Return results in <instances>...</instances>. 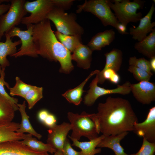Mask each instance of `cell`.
Returning <instances> with one entry per match:
<instances>
[{
	"label": "cell",
	"instance_id": "cell-2",
	"mask_svg": "<svg viewBox=\"0 0 155 155\" xmlns=\"http://www.w3.org/2000/svg\"><path fill=\"white\" fill-rule=\"evenodd\" d=\"M32 37L36 53L51 61H58L59 71L68 74L73 70L71 52L58 40L46 19L34 25Z\"/></svg>",
	"mask_w": 155,
	"mask_h": 155
},
{
	"label": "cell",
	"instance_id": "cell-15",
	"mask_svg": "<svg viewBox=\"0 0 155 155\" xmlns=\"http://www.w3.org/2000/svg\"><path fill=\"white\" fill-rule=\"evenodd\" d=\"M155 9L154 4L153 3L147 14L140 20L137 27L130 28L129 33L133 39L138 42L141 41L146 37L148 33L152 31L155 22H152L151 20Z\"/></svg>",
	"mask_w": 155,
	"mask_h": 155
},
{
	"label": "cell",
	"instance_id": "cell-30",
	"mask_svg": "<svg viewBox=\"0 0 155 155\" xmlns=\"http://www.w3.org/2000/svg\"><path fill=\"white\" fill-rule=\"evenodd\" d=\"M5 69L1 68L0 66V95L7 100L11 103L16 111L18 110V107L17 105L18 99L9 96L6 92L4 88L5 85L8 89L10 88L8 83L5 81Z\"/></svg>",
	"mask_w": 155,
	"mask_h": 155
},
{
	"label": "cell",
	"instance_id": "cell-33",
	"mask_svg": "<svg viewBox=\"0 0 155 155\" xmlns=\"http://www.w3.org/2000/svg\"><path fill=\"white\" fill-rule=\"evenodd\" d=\"M129 66H133L144 70L153 75L150 61L144 58H137L135 56L131 57L129 60Z\"/></svg>",
	"mask_w": 155,
	"mask_h": 155
},
{
	"label": "cell",
	"instance_id": "cell-27",
	"mask_svg": "<svg viewBox=\"0 0 155 155\" xmlns=\"http://www.w3.org/2000/svg\"><path fill=\"white\" fill-rule=\"evenodd\" d=\"M19 141L21 143L37 151L49 152L52 154L56 151V149L48 144H45L38 140L32 137L31 135L24 139Z\"/></svg>",
	"mask_w": 155,
	"mask_h": 155
},
{
	"label": "cell",
	"instance_id": "cell-4",
	"mask_svg": "<svg viewBox=\"0 0 155 155\" xmlns=\"http://www.w3.org/2000/svg\"><path fill=\"white\" fill-rule=\"evenodd\" d=\"M46 19L52 21L57 31L62 34L81 37L84 33L83 28L77 23L75 15L73 13L68 14L64 10L54 6Z\"/></svg>",
	"mask_w": 155,
	"mask_h": 155
},
{
	"label": "cell",
	"instance_id": "cell-21",
	"mask_svg": "<svg viewBox=\"0 0 155 155\" xmlns=\"http://www.w3.org/2000/svg\"><path fill=\"white\" fill-rule=\"evenodd\" d=\"M135 49L140 53L150 59L155 57V29L141 41L135 43Z\"/></svg>",
	"mask_w": 155,
	"mask_h": 155
},
{
	"label": "cell",
	"instance_id": "cell-6",
	"mask_svg": "<svg viewBox=\"0 0 155 155\" xmlns=\"http://www.w3.org/2000/svg\"><path fill=\"white\" fill-rule=\"evenodd\" d=\"M78 8L77 13L82 11L90 12L98 18L104 26H111L116 29L119 23L111 10L108 0H85Z\"/></svg>",
	"mask_w": 155,
	"mask_h": 155
},
{
	"label": "cell",
	"instance_id": "cell-8",
	"mask_svg": "<svg viewBox=\"0 0 155 155\" xmlns=\"http://www.w3.org/2000/svg\"><path fill=\"white\" fill-rule=\"evenodd\" d=\"M54 6L52 0H37L32 1H26L24 7L26 11L30 13L24 17L21 23L26 26L38 24L47 19L49 13Z\"/></svg>",
	"mask_w": 155,
	"mask_h": 155
},
{
	"label": "cell",
	"instance_id": "cell-7",
	"mask_svg": "<svg viewBox=\"0 0 155 155\" xmlns=\"http://www.w3.org/2000/svg\"><path fill=\"white\" fill-rule=\"evenodd\" d=\"M8 11L0 16V41L5 33L21 23L27 12L24 7V0H11Z\"/></svg>",
	"mask_w": 155,
	"mask_h": 155
},
{
	"label": "cell",
	"instance_id": "cell-31",
	"mask_svg": "<svg viewBox=\"0 0 155 155\" xmlns=\"http://www.w3.org/2000/svg\"><path fill=\"white\" fill-rule=\"evenodd\" d=\"M16 83L12 88H10V94L12 96H18L24 98L32 86L21 80L18 77L16 78Z\"/></svg>",
	"mask_w": 155,
	"mask_h": 155
},
{
	"label": "cell",
	"instance_id": "cell-14",
	"mask_svg": "<svg viewBox=\"0 0 155 155\" xmlns=\"http://www.w3.org/2000/svg\"><path fill=\"white\" fill-rule=\"evenodd\" d=\"M0 155H49L48 152L34 150L19 141L0 143Z\"/></svg>",
	"mask_w": 155,
	"mask_h": 155
},
{
	"label": "cell",
	"instance_id": "cell-20",
	"mask_svg": "<svg viewBox=\"0 0 155 155\" xmlns=\"http://www.w3.org/2000/svg\"><path fill=\"white\" fill-rule=\"evenodd\" d=\"M6 39L5 42L0 41V66L5 69L9 65V63L7 57H11L17 52V46L21 44L20 40L13 42L8 35L5 34Z\"/></svg>",
	"mask_w": 155,
	"mask_h": 155
},
{
	"label": "cell",
	"instance_id": "cell-29",
	"mask_svg": "<svg viewBox=\"0 0 155 155\" xmlns=\"http://www.w3.org/2000/svg\"><path fill=\"white\" fill-rule=\"evenodd\" d=\"M42 97L43 88L32 86L24 98L28 103V108L31 109Z\"/></svg>",
	"mask_w": 155,
	"mask_h": 155
},
{
	"label": "cell",
	"instance_id": "cell-26",
	"mask_svg": "<svg viewBox=\"0 0 155 155\" xmlns=\"http://www.w3.org/2000/svg\"><path fill=\"white\" fill-rule=\"evenodd\" d=\"M15 111L11 103L0 95V125L12 122Z\"/></svg>",
	"mask_w": 155,
	"mask_h": 155
},
{
	"label": "cell",
	"instance_id": "cell-23",
	"mask_svg": "<svg viewBox=\"0 0 155 155\" xmlns=\"http://www.w3.org/2000/svg\"><path fill=\"white\" fill-rule=\"evenodd\" d=\"M100 70H96L92 71L86 79L75 88L70 89L62 94L69 103L76 105H79L82 100V96L85 91L83 90L84 87L89 79L94 75L96 74Z\"/></svg>",
	"mask_w": 155,
	"mask_h": 155
},
{
	"label": "cell",
	"instance_id": "cell-5",
	"mask_svg": "<svg viewBox=\"0 0 155 155\" xmlns=\"http://www.w3.org/2000/svg\"><path fill=\"white\" fill-rule=\"evenodd\" d=\"M92 114L85 111L80 114L68 113L67 117L72 130L70 137L79 140L82 136L90 140L98 137L95 124L91 118Z\"/></svg>",
	"mask_w": 155,
	"mask_h": 155
},
{
	"label": "cell",
	"instance_id": "cell-37",
	"mask_svg": "<svg viewBox=\"0 0 155 155\" xmlns=\"http://www.w3.org/2000/svg\"><path fill=\"white\" fill-rule=\"evenodd\" d=\"M62 152L63 155H82L81 151H76L72 147L70 141L67 138L64 142Z\"/></svg>",
	"mask_w": 155,
	"mask_h": 155
},
{
	"label": "cell",
	"instance_id": "cell-39",
	"mask_svg": "<svg viewBox=\"0 0 155 155\" xmlns=\"http://www.w3.org/2000/svg\"><path fill=\"white\" fill-rule=\"evenodd\" d=\"M116 29L119 34H129L126 31V27L120 23L118 24Z\"/></svg>",
	"mask_w": 155,
	"mask_h": 155
},
{
	"label": "cell",
	"instance_id": "cell-22",
	"mask_svg": "<svg viewBox=\"0 0 155 155\" xmlns=\"http://www.w3.org/2000/svg\"><path fill=\"white\" fill-rule=\"evenodd\" d=\"M104 136L102 135L94 139L90 140L89 141L80 142L69 136L73 142L71 146L80 149L82 155H95L100 153L101 149L99 148H96Z\"/></svg>",
	"mask_w": 155,
	"mask_h": 155
},
{
	"label": "cell",
	"instance_id": "cell-19",
	"mask_svg": "<svg viewBox=\"0 0 155 155\" xmlns=\"http://www.w3.org/2000/svg\"><path fill=\"white\" fill-rule=\"evenodd\" d=\"M115 34L113 29L98 33L92 37L87 45L93 51L100 50L102 48L109 45L113 41Z\"/></svg>",
	"mask_w": 155,
	"mask_h": 155
},
{
	"label": "cell",
	"instance_id": "cell-10",
	"mask_svg": "<svg viewBox=\"0 0 155 155\" xmlns=\"http://www.w3.org/2000/svg\"><path fill=\"white\" fill-rule=\"evenodd\" d=\"M98 77L97 73L95 78L92 81L89 86L90 89L84 97V102L86 106L93 105L100 97L108 94H118L123 95L129 94L131 92V83L127 81L122 85H117L114 89H106L98 86Z\"/></svg>",
	"mask_w": 155,
	"mask_h": 155
},
{
	"label": "cell",
	"instance_id": "cell-18",
	"mask_svg": "<svg viewBox=\"0 0 155 155\" xmlns=\"http://www.w3.org/2000/svg\"><path fill=\"white\" fill-rule=\"evenodd\" d=\"M20 123L11 122L0 125V143L9 141H20L29 136L30 134H25L16 132Z\"/></svg>",
	"mask_w": 155,
	"mask_h": 155
},
{
	"label": "cell",
	"instance_id": "cell-17",
	"mask_svg": "<svg viewBox=\"0 0 155 155\" xmlns=\"http://www.w3.org/2000/svg\"><path fill=\"white\" fill-rule=\"evenodd\" d=\"M125 132L117 135L105 136L97 146V147L107 148L112 150L115 155H134V154H127L120 144V141L128 134Z\"/></svg>",
	"mask_w": 155,
	"mask_h": 155
},
{
	"label": "cell",
	"instance_id": "cell-9",
	"mask_svg": "<svg viewBox=\"0 0 155 155\" xmlns=\"http://www.w3.org/2000/svg\"><path fill=\"white\" fill-rule=\"evenodd\" d=\"M34 25L30 24L27 25V29L25 30H21L20 28L16 26L7 33L10 38L15 36L18 37L22 44L18 51L11 57L15 58L23 56L38 57L32 37Z\"/></svg>",
	"mask_w": 155,
	"mask_h": 155
},
{
	"label": "cell",
	"instance_id": "cell-32",
	"mask_svg": "<svg viewBox=\"0 0 155 155\" xmlns=\"http://www.w3.org/2000/svg\"><path fill=\"white\" fill-rule=\"evenodd\" d=\"M100 71L97 73L98 84H102L106 80H108L112 83L115 84H118L119 82L120 77L117 72L114 70L108 69L102 73L100 72Z\"/></svg>",
	"mask_w": 155,
	"mask_h": 155
},
{
	"label": "cell",
	"instance_id": "cell-13",
	"mask_svg": "<svg viewBox=\"0 0 155 155\" xmlns=\"http://www.w3.org/2000/svg\"><path fill=\"white\" fill-rule=\"evenodd\" d=\"M133 132L148 142L155 143V106L150 109L146 120L141 123H135Z\"/></svg>",
	"mask_w": 155,
	"mask_h": 155
},
{
	"label": "cell",
	"instance_id": "cell-11",
	"mask_svg": "<svg viewBox=\"0 0 155 155\" xmlns=\"http://www.w3.org/2000/svg\"><path fill=\"white\" fill-rule=\"evenodd\" d=\"M130 88L133 96L143 104H148L155 100V84L153 82L143 81L131 84Z\"/></svg>",
	"mask_w": 155,
	"mask_h": 155
},
{
	"label": "cell",
	"instance_id": "cell-40",
	"mask_svg": "<svg viewBox=\"0 0 155 155\" xmlns=\"http://www.w3.org/2000/svg\"><path fill=\"white\" fill-rule=\"evenodd\" d=\"M10 4H0V16L6 13L9 10Z\"/></svg>",
	"mask_w": 155,
	"mask_h": 155
},
{
	"label": "cell",
	"instance_id": "cell-1",
	"mask_svg": "<svg viewBox=\"0 0 155 155\" xmlns=\"http://www.w3.org/2000/svg\"><path fill=\"white\" fill-rule=\"evenodd\" d=\"M97 113L92 114L98 133L104 136L132 131L137 117L130 102L121 97H108L104 103H99Z\"/></svg>",
	"mask_w": 155,
	"mask_h": 155
},
{
	"label": "cell",
	"instance_id": "cell-34",
	"mask_svg": "<svg viewBox=\"0 0 155 155\" xmlns=\"http://www.w3.org/2000/svg\"><path fill=\"white\" fill-rule=\"evenodd\" d=\"M38 117L39 120L49 128L56 124V119L53 114L50 113L47 110H42L38 113Z\"/></svg>",
	"mask_w": 155,
	"mask_h": 155
},
{
	"label": "cell",
	"instance_id": "cell-12",
	"mask_svg": "<svg viewBox=\"0 0 155 155\" xmlns=\"http://www.w3.org/2000/svg\"><path fill=\"white\" fill-rule=\"evenodd\" d=\"M71 130L70 123L63 122L61 124H56L49 128L47 139V143L56 150L62 151L67 136Z\"/></svg>",
	"mask_w": 155,
	"mask_h": 155
},
{
	"label": "cell",
	"instance_id": "cell-35",
	"mask_svg": "<svg viewBox=\"0 0 155 155\" xmlns=\"http://www.w3.org/2000/svg\"><path fill=\"white\" fill-rule=\"evenodd\" d=\"M128 70L133 74L135 79L139 82L149 81L152 75L148 72L133 66H129Z\"/></svg>",
	"mask_w": 155,
	"mask_h": 155
},
{
	"label": "cell",
	"instance_id": "cell-41",
	"mask_svg": "<svg viewBox=\"0 0 155 155\" xmlns=\"http://www.w3.org/2000/svg\"><path fill=\"white\" fill-rule=\"evenodd\" d=\"M150 65L152 71L155 72V57L150 59Z\"/></svg>",
	"mask_w": 155,
	"mask_h": 155
},
{
	"label": "cell",
	"instance_id": "cell-28",
	"mask_svg": "<svg viewBox=\"0 0 155 155\" xmlns=\"http://www.w3.org/2000/svg\"><path fill=\"white\" fill-rule=\"evenodd\" d=\"M58 40L71 53H73L81 42V37L65 35L57 31L54 32Z\"/></svg>",
	"mask_w": 155,
	"mask_h": 155
},
{
	"label": "cell",
	"instance_id": "cell-38",
	"mask_svg": "<svg viewBox=\"0 0 155 155\" xmlns=\"http://www.w3.org/2000/svg\"><path fill=\"white\" fill-rule=\"evenodd\" d=\"M54 6L65 10L69 9L72 5L73 0H52Z\"/></svg>",
	"mask_w": 155,
	"mask_h": 155
},
{
	"label": "cell",
	"instance_id": "cell-42",
	"mask_svg": "<svg viewBox=\"0 0 155 155\" xmlns=\"http://www.w3.org/2000/svg\"><path fill=\"white\" fill-rule=\"evenodd\" d=\"M53 155H63L62 151L56 150Z\"/></svg>",
	"mask_w": 155,
	"mask_h": 155
},
{
	"label": "cell",
	"instance_id": "cell-25",
	"mask_svg": "<svg viewBox=\"0 0 155 155\" xmlns=\"http://www.w3.org/2000/svg\"><path fill=\"white\" fill-rule=\"evenodd\" d=\"M106 57V63L102 73L108 69H112L116 72L120 69L123 60V53L120 49H113L109 52L104 54Z\"/></svg>",
	"mask_w": 155,
	"mask_h": 155
},
{
	"label": "cell",
	"instance_id": "cell-43",
	"mask_svg": "<svg viewBox=\"0 0 155 155\" xmlns=\"http://www.w3.org/2000/svg\"><path fill=\"white\" fill-rule=\"evenodd\" d=\"M10 1V0H0V4H2L4 2H8Z\"/></svg>",
	"mask_w": 155,
	"mask_h": 155
},
{
	"label": "cell",
	"instance_id": "cell-24",
	"mask_svg": "<svg viewBox=\"0 0 155 155\" xmlns=\"http://www.w3.org/2000/svg\"><path fill=\"white\" fill-rule=\"evenodd\" d=\"M18 110L20 111L21 117V121L19 125V128L16 132L21 133L26 132L33 135L38 139L41 138L42 135L36 132L32 127L29 119V117L26 111V107L25 101H24L22 104H17Z\"/></svg>",
	"mask_w": 155,
	"mask_h": 155
},
{
	"label": "cell",
	"instance_id": "cell-36",
	"mask_svg": "<svg viewBox=\"0 0 155 155\" xmlns=\"http://www.w3.org/2000/svg\"><path fill=\"white\" fill-rule=\"evenodd\" d=\"M155 143L150 142L143 138L142 146L138 151L134 155H154Z\"/></svg>",
	"mask_w": 155,
	"mask_h": 155
},
{
	"label": "cell",
	"instance_id": "cell-3",
	"mask_svg": "<svg viewBox=\"0 0 155 155\" xmlns=\"http://www.w3.org/2000/svg\"><path fill=\"white\" fill-rule=\"evenodd\" d=\"M109 6L114 11L115 16L119 23L127 27L130 22L136 23L142 18L141 12L137 13L138 9H142L145 1L141 0H123L118 2L115 0H108Z\"/></svg>",
	"mask_w": 155,
	"mask_h": 155
},
{
	"label": "cell",
	"instance_id": "cell-16",
	"mask_svg": "<svg viewBox=\"0 0 155 155\" xmlns=\"http://www.w3.org/2000/svg\"><path fill=\"white\" fill-rule=\"evenodd\" d=\"M93 51L87 45L80 43L71 54V59L76 62L79 67L88 69L90 67Z\"/></svg>",
	"mask_w": 155,
	"mask_h": 155
}]
</instances>
